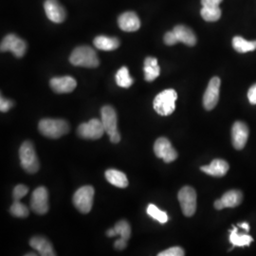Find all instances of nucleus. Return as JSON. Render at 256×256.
Masks as SVG:
<instances>
[{
	"label": "nucleus",
	"instance_id": "dca6fc26",
	"mask_svg": "<svg viewBox=\"0 0 256 256\" xmlns=\"http://www.w3.org/2000/svg\"><path fill=\"white\" fill-rule=\"evenodd\" d=\"M118 24L120 30H122L124 32H137L140 28V20L135 12H126L120 16Z\"/></svg>",
	"mask_w": 256,
	"mask_h": 256
},
{
	"label": "nucleus",
	"instance_id": "f8f14e48",
	"mask_svg": "<svg viewBox=\"0 0 256 256\" xmlns=\"http://www.w3.org/2000/svg\"><path fill=\"white\" fill-rule=\"evenodd\" d=\"M248 128L243 122H236L232 128V142L238 150H242L248 142Z\"/></svg>",
	"mask_w": 256,
	"mask_h": 256
},
{
	"label": "nucleus",
	"instance_id": "473e14b6",
	"mask_svg": "<svg viewBox=\"0 0 256 256\" xmlns=\"http://www.w3.org/2000/svg\"><path fill=\"white\" fill-rule=\"evenodd\" d=\"M178 42L176 36L174 34V30L168 32L164 36V43L167 46H173Z\"/></svg>",
	"mask_w": 256,
	"mask_h": 256
},
{
	"label": "nucleus",
	"instance_id": "6e6552de",
	"mask_svg": "<svg viewBox=\"0 0 256 256\" xmlns=\"http://www.w3.org/2000/svg\"><path fill=\"white\" fill-rule=\"evenodd\" d=\"M0 50L2 52H12L14 56L22 57L26 54L27 50V44L24 40H22L18 36L14 34H9L1 42Z\"/></svg>",
	"mask_w": 256,
	"mask_h": 256
},
{
	"label": "nucleus",
	"instance_id": "0eeeda50",
	"mask_svg": "<svg viewBox=\"0 0 256 256\" xmlns=\"http://www.w3.org/2000/svg\"><path fill=\"white\" fill-rule=\"evenodd\" d=\"M104 132L102 122L98 119H92L88 122H84L77 129L78 135L88 140H98L102 137Z\"/></svg>",
	"mask_w": 256,
	"mask_h": 256
},
{
	"label": "nucleus",
	"instance_id": "ddd939ff",
	"mask_svg": "<svg viewBox=\"0 0 256 256\" xmlns=\"http://www.w3.org/2000/svg\"><path fill=\"white\" fill-rule=\"evenodd\" d=\"M101 117L104 131H106V133L108 134V136H111L112 134H114L118 131L117 113L112 106H104L101 110Z\"/></svg>",
	"mask_w": 256,
	"mask_h": 256
},
{
	"label": "nucleus",
	"instance_id": "4be33fe9",
	"mask_svg": "<svg viewBox=\"0 0 256 256\" xmlns=\"http://www.w3.org/2000/svg\"><path fill=\"white\" fill-rule=\"evenodd\" d=\"M106 178L108 182L119 188H126L128 186V180L126 174L115 169H108L106 172Z\"/></svg>",
	"mask_w": 256,
	"mask_h": 256
},
{
	"label": "nucleus",
	"instance_id": "aec40b11",
	"mask_svg": "<svg viewBox=\"0 0 256 256\" xmlns=\"http://www.w3.org/2000/svg\"><path fill=\"white\" fill-rule=\"evenodd\" d=\"M144 78L147 82H153L160 74V68L154 57H147L144 60Z\"/></svg>",
	"mask_w": 256,
	"mask_h": 256
},
{
	"label": "nucleus",
	"instance_id": "1a4fd4ad",
	"mask_svg": "<svg viewBox=\"0 0 256 256\" xmlns=\"http://www.w3.org/2000/svg\"><path fill=\"white\" fill-rule=\"evenodd\" d=\"M154 152L158 158H162L166 164H170L178 158V152L166 138H158L156 140Z\"/></svg>",
	"mask_w": 256,
	"mask_h": 256
},
{
	"label": "nucleus",
	"instance_id": "5701e85b",
	"mask_svg": "<svg viewBox=\"0 0 256 256\" xmlns=\"http://www.w3.org/2000/svg\"><path fill=\"white\" fill-rule=\"evenodd\" d=\"M221 200L225 208H234L241 204L243 200V194L238 190H230L222 196Z\"/></svg>",
	"mask_w": 256,
	"mask_h": 256
},
{
	"label": "nucleus",
	"instance_id": "f257e3e1",
	"mask_svg": "<svg viewBox=\"0 0 256 256\" xmlns=\"http://www.w3.org/2000/svg\"><path fill=\"white\" fill-rule=\"evenodd\" d=\"M70 62L76 66L97 68L100 61L96 52L88 46L76 48L70 57Z\"/></svg>",
	"mask_w": 256,
	"mask_h": 256
},
{
	"label": "nucleus",
	"instance_id": "9b49d317",
	"mask_svg": "<svg viewBox=\"0 0 256 256\" xmlns=\"http://www.w3.org/2000/svg\"><path fill=\"white\" fill-rule=\"evenodd\" d=\"M220 84L221 82L218 77H214L210 79L203 96V106L205 110L210 111L216 106L220 100Z\"/></svg>",
	"mask_w": 256,
	"mask_h": 256
},
{
	"label": "nucleus",
	"instance_id": "423d86ee",
	"mask_svg": "<svg viewBox=\"0 0 256 256\" xmlns=\"http://www.w3.org/2000/svg\"><path fill=\"white\" fill-rule=\"evenodd\" d=\"M178 202L183 214L185 216H192L196 210V192L194 189L190 186H185L178 192Z\"/></svg>",
	"mask_w": 256,
	"mask_h": 256
},
{
	"label": "nucleus",
	"instance_id": "ea45409f",
	"mask_svg": "<svg viewBox=\"0 0 256 256\" xmlns=\"http://www.w3.org/2000/svg\"><path fill=\"white\" fill-rule=\"evenodd\" d=\"M106 236H108V238H114V236H117L116 230H115L114 228H113V229L108 230L106 232Z\"/></svg>",
	"mask_w": 256,
	"mask_h": 256
},
{
	"label": "nucleus",
	"instance_id": "c756f323",
	"mask_svg": "<svg viewBox=\"0 0 256 256\" xmlns=\"http://www.w3.org/2000/svg\"><path fill=\"white\" fill-rule=\"evenodd\" d=\"M10 212L16 218H25L28 216V209L24 204H22L20 200H14V202L10 208Z\"/></svg>",
	"mask_w": 256,
	"mask_h": 256
},
{
	"label": "nucleus",
	"instance_id": "7c9ffc66",
	"mask_svg": "<svg viewBox=\"0 0 256 256\" xmlns=\"http://www.w3.org/2000/svg\"><path fill=\"white\" fill-rule=\"evenodd\" d=\"M28 192V188L27 186L23 184H19L18 186H16L12 192L14 200H20L22 198H24L27 194Z\"/></svg>",
	"mask_w": 256,
	"mask_h": 256
},
{
	"label": "nucleus",
	"instance_id": "b1692460",
	"mask_svg": "<svg viewBox=\"0 0 256 256\" xmlns=\"http://www.w3.org/2000/svg\"><path fill=\"white\" fill-rule=\"evenodd\" d=\"M232 46L239 54H246L256 50V41H247L243 37L236 36L232 39Z\"/></svg>",
	"mask_w": 256,
	"mask_h": 256
},
{
	"label": "nucleus",
	"instance_id": "e433bc0d",
	"mask_svg": "<svg viewBox=\"0 0 256 256\" xmlns=\"http://www.w3.org/2000/svg\"><path fill=\"white\" fill-rule=\"evenodd\" d=\"M222 0H202V6H220Z\"/></svg>",
	"mask_w": 256,
	"mask_h": 256
},
{
	"label": "nucleus",
	"instance_id": "f3484780",
	"mask_svg": "<svg viewBox=\"0 0 256 256\" xmlns=\"http://www.w3.org/2000/svg\"><path fill=\"white\" fill-rule=\"evenodd\" d=\"M30 245L32 248H34L39 252L40 256H55L54 248L52 247V243L43 236H34L30 240Z\"/></svg>",
	"mask_w": 256,
	"mask_h": 256
},
{
	"label": "nucleus",
	"instance_id": "6ab92c4d",
	"mask_svg": "<svg viewBox=\"0 0 256 256\" xmlns=\"http://www.w3.org/2000/svg\"><path fill=\"white\" fill-rule=\"evenodd\" d=\"M173 30H174V34L176 36L178 42L184 43L187 46H192L196 45V37L190 28L183 26V25H178V26L174 27Z\"/></svg>",
	"mask_w": 256,
	"mask_h": 256
},
{
	"label": "nucleus",
	"instance_id": "c9c22d12",
	"mask_svg": "<svg viewBox=\"0 0 256 256\" xmlns=\"http://www.w3.org/2000/svg\"><path fill=\"white\" fill-rule=\"evenodd\" d=\"M126 244H128V241H126V240H124V239L120 238V239L115 241L114 246H115V248H116V250H124V248H126Z\"/></svg>",
	"mask_w": 256,
	"mask_h": 256
},
{
	"label": "nucleus",
	"instance_id": "20e7f679",
	"mask_svg": "<svg viewBox=\"0 0 256 256\" xmlns=\"http://www.w3.org/2000/svg\"><path fill=\"white\" fill-rule=\"evenodd\" d=\"M19 158L22 168L28 174H34L39 170V160L34 146L30 142H23L19 149Z\"/></svg>",
	"mask_w": 256,
	"mask_h": 256
},
{
	"label": "nucleus",
	"instance_id": "7ed1b4c3",
	"mask_svg": "<svg viewBox=\"0 0 256 256\" xmlns=\"http://www.w3.org/2000/svg\"><path fill=\"white\" fill-rule=\"evenodd\" d=\"M178 94L174 90H166L158 93L154 99V110L160 116H169L176 110Z\"/></svg>",
	"mask_w": 256,
	"mask_h": 256
},
{
	"label": "nucleus",
	"instance_id": "58836bf2",
	"mask_svg": "<svg viewBox=\"0 0 256 256\" xmlns=\"http://www.w3.org/2000/svg\"><path fill=\"white\" fill-rule=\"evenodd\" d=\"M214 208H216V210H222V209H224V208H225V206H224L223 202L221 200V198L214 202Z\"/></svg>",
	"mask_w": 256,
	"mask_h": 256
},
{
	"label": "nucleus",
	"instance_id": "bb28decb",
	"mask_svg": "<svg viewBox=\"0 0 256 256\" xmlns=\"http://www.w3.org/2000/svg\"><path fill=\"white\" fill-rule=\"evenodd\" d=\"M133 82H134V80L129 75L128 68L126 66L120 68L118 70V72L116 74V82H117V84L120 88H128L132 86Z\"/></svg>",
	"mask_w": 256,
	"mask_h": 256
},
{
	"label": "nucleus",
	"instance_id": "4468645a",
	"mask_svg": "<svg viewBox=\"0 0 256 256\" xmlns=\"http://www.w3.org/2000/svg\"><path fill=\"white\" fill-rule=\"evenodd\" d=\"M46 18L54 23H62L66 19V10L58 0H46L44 4Z\"/></svg>",
	"mask_w": 256,
	"mask_h": 256
},
{
	"label": "nucleus",
	"instance_id": "2f4dec72",
	"mask_svg": "<svg viewBox=\"0 0 256 256\" xmlns=\"http://www.w3.org/2000/svg\"><path fill=\"white\" fill-rule=\"evenodd\" d=\"M185 254L184 250L180 247H172L160 252L158 256H183Z\"/></svg>",
	"mask_w": 256,
	"mask_h": 256
},
{
	"label": "nucleus",
	"instance_id": "a211bd4d",
	"mask_svg": "<svg viewBox=\"0 0 256 256\" xmlns=\"http://www.w3.org/2000/svg\"><path fill=\"white\" fill-rule=\"evenodd\" d=\"M230 166L226 160H214L210 165L202 166L200 170L205 174H210L212 176H224L229 171Z\"/></svg>",
	"mask_w": 256,
	"mask_h": 256
},
{
	"label": "nucleus",
	"instance_id": "cd10ccee",
	"mask_svg": "<svg viewBox=\"0 0 256 256\" xmlns=\"http://www.w3.org/2000/svg\"><path fill=\"white\" fill-rule=\"evenodd\" d=\"M147 214L153 220L158 221L160 224H165L168 221V216L164 210H160L154 204H149L146 209Z\"/></svg>",
	"mask_w": 256,
	"mask_h": 256
},
{
	"label": "nucleus",
	"instance_id": "c85d7f7f",
	"mask_svg": "<svg viewBox=\"0 0 256 256\" xmlns=\"http://www.w3.org/2000/svg\"><path fill=\"white\" fill-rule=\"evenodd\" d=\"M114 229L116 230L117 236H120L122 239L128 241L131 236V227L126 220H120L116 223Z\"/></svg>",
	"mask_w": 256,
	"mask_h": 256
},
{
	"label": "nucleus",
	"instance_id": "393cba45",
	"mask_svg": "<svg viewBox=\"0 0 256 256\" xmlns=\"http://www.w3.org/2000/svg\"><path fill=\"white\" fill-rule=\"evenodd\" d=\"M254 241V238L248 234H238V228H234L230 230V242L234 246L238 247H244V246H250V244Z\"/></svg>",
	"mask_w": 256,
	"mask_h": 256
},
{
	"label": "nucleus",
	"instance_id": "f03ea898",
	"mask_svg": "<svg viewBox=\"0 0 256 256\" xmlns=\"http://www.w3.org/2000/svg\"><path fill=\"white\" fill-rule=\"evenodd\" d=\"M38 128L43 136L50 138H59L70 131L68 124L64 120L60 119L41 120Z\"/></svg>",
	"mask_w": 256,
	"mask_h": 256
},
{
	"label": "nucleus",
	"instance_id": "4c0bfd02",
	"mask_svg": "<svg viewBox=\"0 0 256 256\" xmlns=\"http://www.w3.org/2000/svg\"><path fill=\"white\" fill-rule=\"evenodd\" d=\"M110 138L111 142H113V144H118V142H120V135L118 131L116 133L112 134L111 136H110Z\"/></svg>",
	"mask_w": 256,
	"mask_h": 256
},
{
	"label": "nucleus",
	"instance_id": "39448f33",
	"mask_svg": "<svg viewBox=\"0 0 256 256\" xmlns=\"http://www.w3.org/2000/svg\"><path fill=\"white\" fill-rule=\"evenodd\" d=\"M94 188L92 186H82L78 189L74 194V206L76 209L82 214H88L93 206V198H94Z\"/></svg>",
	"mask_w": 256,
	"mask_h": 256
},
{
	"label": "nucleus",
	"instance_id": "72a5a7b5",
	"mask_svg": "<svg viewBox=\"0 0 256 256\" xmlns=\"http://www.w3.org/2000/svg\"><path fill=\"white\" fill-rule=\"evenodd\" d=\"M14 106V102L8 100V99H5L1 96L0 98V111L1 112H8Z\"/></svg>",
	"mask_w": 256,
	"mask_h": 256
},
{
	"label": "nucleus",
	"instance_id": "a19ab883",
	"mask_svg": "<svg viewBox=\"0 0 256 256\" xmlns=\"http://www.w3.org/2000/svg\"><path fill=\"white\" fill-rule=\"evenodd\" d=\"M238 226H239L240 228H242V229H244L245 230H247V232H248V230H250V225L248 224L247 222H244V223L238 224Z\"/></svg>",
	"mask_w": 256,
	"mask_h": 256
},
{
	"label": "nucleus",
	"instance_id": "f704fd0d",
	"mask_svg": "<svg viewBox=\"0 0 256 256\" xmlns=\"http://www.w3.org/2000/svg\"><path fill=\"white\" fill-rule=\"evenodd\" d=\"M248 99L252 104H256V84H254L248 92Z\"/></svg>",
	"mask_w": 256,
	"mask_h": 256
},
{
	"label": "nucleus",
	"instance_id": "412c9836",
	"mask_svg": "<svg viewBox=\"0 0 256 256\" xmlns=\"http://www.w3.org/2000/svg\"><path fill=\"white\" fill-rule=\"evenodd\" d=\"M93 44L99 50L110 52V50H117L119 48L120 41L119 39L116 38V37L101 36H97L94 39Z\"/></svg>",
	"mask_w": 256,
	"mask_h": 256
},
{
	"label": "nucleus",
	"instance_id": "79ce46f5",
	"mask_svg": "<svg viewBox=\"0 0 256 256\" xmlns=\"http://www.w3.org/2000/svg\"><path fill=\"white\" fill-rule=\"evenodd\" d=\"M36 256V254H26V256Z\"/></svg>",
	"mask_w": 256,
	"mask_h": 256
},
{
	"label": "nucleus",
	"instance_id": "9d476101",
	"mask_svg": "<svg viewBox=\"0 0 256 256\" xmlns=\"http://www.w3.org/2000/svg\"><path fill=\"white\" fill-rule=\"evenodd\" d=\"M30 208L37 214H46L48 212V192L45 187H38L30 198Z\"/></svg>",
	"mask_w": 256,
	"mask_h": 256
},
{
	"label": "nucleus",
	"instance_id": "2eb2a0df",
	"mask_svg": "<svg viewBox=\"0 0 256 256\" xmlns=\"http://www.w3.org/2000/svg\"><path fill=\"white\" fill-rule=\"evenodd\" d=\"M50 84L54 92L62 94L74 92L77 86V82L70 76H64L52 78L50 82Z\"/></svg>",
	"mask_w": 256,
	"mask_h": 256
},
{
	"label": "nucleus",
	"instance_id": "a878e982",
	"mask_svg": "<svg viewBox=\"0 0 256 256\" xmlns=\"http://www.w3.org/2000/svg\"><path fill=\"white\" fill-rule=\"evenodd\" d=\"M200 14L205 21L216 22L221 18V10L220 6H203Z\"/></svg>",
	"mask_w": 256,
	"mask_h": 256
}]
</instances>
